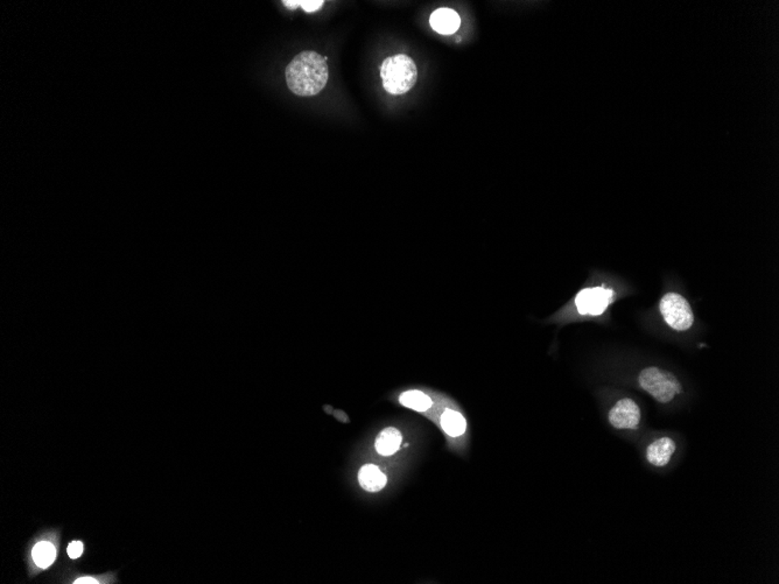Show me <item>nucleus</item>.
<instances>
[{
  "label": "nucleus",
  "instance_id": "f257e3e1",
  "mask_svg": "<svg viewBox=\"0 0 779 584\" xmlns=\"http://www.w3.org/2000/svg\"><path fill=\"white\" fill-rule=\"evenodd\" d=\"M329 76L327 57L315 52H302L286 68V82L293 94L309 97L326 87Z\"/></svg>",
  "mask_w": 779,
  "mask_h": 584
},
{
  "label": "nucleus",
  "instance_id": "f03ea898",
  "mask_svg": "<svg viewBox=\"0 0 779 584\" xmlns=\"http://www.w3.org/2000/svg\"><path fill=\"white\" fill-rule=\"evenodd\" d=\"M381 78L383 87L388 94L404 95L417 83L418 68L408 55L397 54L383 61Z\"/></svg>",
  "mask_w": 779,
  "mask_h": 584
},
{
  "label": "nucleus",
  "instance_id": "7ed1b4c3",
  "mask_svg": "<svg viewBox=\"0 0 779 584\" xmlns=\"http://www.w3.org/2000/svg\"><path fill=\"white\" fill-rule=\"evenodd\" d=\"M639 385L662 404L670 403L682 392V384L674 374L655 367H646L641 372Z\"/></svg>",
  "mask_w": 779,
  "mask_h": 584
},
{
  "label": "nucleus",
  "instance_id": "20e7f679",
  "mask_svg": "<svg viewBox=\"0 0 779 584\" xmlns=\"http://www.w3.org/2000/svg\"><path fill=\"white\" fill-rule=\"evenodd\" d=\"M659 309L666 323L678 331L689 330L694 322L692 308L685 297L677 293H667L664 295Z\"/></svg>",
  "mask_w": 779,
  "mask_h": 584
},
{
  "label": "nucleus",
  "instance_id": "39448f33",
  "mask_svg": "<svg viewBox=\"0 0 779 584\" xmlns=\"http://www.w3.org/2000/svg\"><path fill=\"white\" fill-rule=\"evenodd\" d=\"M614 295L615 292L605 286L585 288L576 295V309L581 315L599 316L605 313L609 304L614 301Z\"/></svg>",
  "mask_w": 779,
  "mask_h": 584
},
{
  "label": "nucleus",
  "instance_id": "423d86ee",
  "mask_svg": "<svg viewBox=\"0 0 779 584\" xmlns=\"http://www.w3.org/2000/svg\"><path fill=\"white\" fill-rule=\"evenodd\" d=\"M639 420L641 410L630 398L617 401L609 412V422L616 429H637Z\"/></svg>",
  "mask_w": 779,
  "mask_h": 584
},
{
  "label": "nucleus",
  "instance_id": "0eeeda50",
  "mask_svg": "<svg viewBox=\"0 0 779 584\" xmlns=\"http://www.w3.org/2000/svg\"><path fill=\"white\" fill-rule=\"evenodd\" d=\"M429 25L436 33L452 35L461 26V18L456 11L449 7H440L432 13Z\"/></svg>",
  "mask_w": 779,
  "mask_h": 584
},
{
  "label": "nucleus",
  "instance_id": "6e6552de",
  "mask_svg": "<svg viewBox=\"0 0 779 584\" xmlns=\"http://www.w3.org/2000/svg\"><path fill=\"white\" fill-rule=\"evenodd\" d=\"M676 451V443L670 438L659 439L650 444L646 451V458L655 467H665Z\"/></svg>",
  "mask_w": 779,
  "mask_h": 584
},
{
  "label": "nucleus",
  "instance_id": "1a4fd4ad",
  "mask_svg": "<svg viewBox=\"0 0 779 584\" xmlns=\"http://www.w3.org/2000/svg\"><path fill=\"white\" fill-rule=\"evenodd\" d=\"M358 482L365 491L378 492L384 489L388 478L375 464H365L358 472Z\"/></svg>",
  "mask_w": 779,
  "mask_h": 584
},
{
  "label": "nucleus",
  "instance_id": "9d476101",
  "mask_svg": "<svg viewBox=\"0 0 779 584\" xmlns=\"http://www.w3.org/2000/svg\"><path fill=\"white\" fill-rule=\"evenodd\" d=\"M402 444V434L393 427L385 428L378 434L375 441V448L381 456H390L398 451Z\"/></svg>",
  "mask_w": 779,
  "mask_h": 584
},
{
  "label": "nucleus",
  "instance_id": "9b49d317",
  "mask_svg": "<svg viewBox=\"0 0 779 584\" xmlns=\"http://www.w3.org/2000/svg\"><path fill=\"white\" fill-rule=\"evenodd\" d=\"M440 424L446 434L458 438L465 434L467 429V421L460 412L452 408H446L440 417Z\"/></svg>",
  "mask_w": 779,
  "mask_h": 584
},
{
  "label": "nucleus",
  "instance_id": "f8f14e48",
  "mask_svg": "<svg viewBox=\"0 0 779 584\" xmlns=\"http://www.w3.org/2000/svg\"><path fill=\"white\" fill-rule=\"evenodd\" d=\"M57 554V546L52 541H39L32 549V560L37 568L46 569L54 564Z\"/></svg>",
  "mask_w": 779,
  "mask_h": 584
},
{
  "label": "nucleus",
  "instance_id": "ddd939ff",
  "mask_svg": "<svg viewBox=\"0 0 779 584\" xmlns=\"http://www.w3.org/2000/svg\"><path fill=\"white\" fill-rule=\"evenodd\" d=\"M399 403L404 407L410 408V410H413L415 412H420V413L427 412L433 406L431 397L428 394L424 393L422 391L419 390H410L403 392L399 395Z\"/></svg>",
  "mask_w": 779,
  "mask_h": 584
},
{
  "label": "nucleus",
  "instance_id": "4468645a",
  "mask_svg": "<svg viewBox=\"0 0 779 584\" xmlns=\"http://www.w3.org/2000/svg\"><path fill=\"white\" fill-rule=\"evenodd\" d=\"M84 546L81 541H73L68 546V555L71 559H78L83 554Z\"/></svg>",
  "mask_w": 779,
  "mask_h": 584
},
{
  "label": "nucleus",
  "instance_id": "2eb2a0df",
  "mask_svg": "<svg viewBox=\"0 0 779 584\" xmlns=\"http://www.w3.org/2000/svg\"><path fill=\"white\" fill-rule=\"evenodd\" d=\"M322 0H300V6L308 13L320 10L323 5Z\"/></svg>",
  "mask_w": 779,
  "mask_h": 584
},
{
  "label": "nucleus",
  "instance_id": "dca6fc26",
  "mask_svg": "<svg viewBox=\"0 0 779 584\" xmlns=\"http://www.w3.org/2000/svg\"><path fill=\"white\" fill-rule=\"evenodd\" d=\"M74 583L97 584V583H105V582H102V578H89V576H87V578H78V580H76V581H75Z\"/></svg>",
  "mask_w": 779,
  "mask_h": 584
},
{
  "label": "nucleus",
  "instance_id": "f3484780",
  "mask_svg": "<svg viewBox=\"0 0 779 584\" xmlns=\"http://www.w3.org/2000/svg\"><path fill=\"white\" fill-rule=\"evenodd\" d=\"M283 4H284L285 6L288 7V8H292V10H295V8H297V7L300 6V0H298V1H297V0H295V1H292V0H285V1H283Z\"/></svg>",
  "mask_w": 779,
  "mask_h": 584
}]
</instances>
